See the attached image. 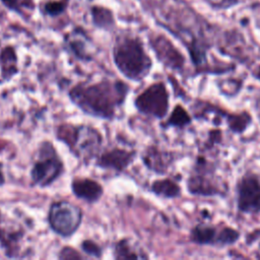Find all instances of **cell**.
<instances>
[{"label": "cell", "instance_id": "obj_1", "mask_svg": "<svg viewBox=\"0 0 260 260\" xmlns=\"http://www.w3.org/2000/svg\"><path fill=\"white\" fill-rule=\"evenodd\" d=\"M130 87L122 80L102 79L96 82H79L68 92L70 101L85 115L113 120L123 106Z\"/></svg>", "mask_w": 260, "mask_h": 260}, {"label": "cell", "instance_id": "obj_2", "mask_svg": "<svg viewBox=\"0 0 260 260\" xmlns=\"http://www.w3.org/2000/svg\"><path fill=\"white\" fill-rule=\"evenodd\" d=\"M112 58L118 71L132 81H141L152 68V60L142 40L132 32L125 31L116 36L112 47Z\"/></svg>", "mask_w": 260, "mask_h": 260}, {"label": "cell", "instance_id": "obj_3", "mask_svg": "<svg viewBox=\"0 0 260 260\" xmlns=\"http://www.w3.org/2000/svg\"><path fill=\"white\" fill-rule=\"evenodd\" d=\"M57 137L63 141L78 158L88 162L101 152L103 136L101 132L88 125H60Z\"/></svg>", "mask_w": 260, "mask_h": 260}, {"label": "cell", "instance_id": "obj_4", "mask_svg": "<svg viewBox=\"0 0 260 260\" xmlns=\"http://www.w3.org/2000/svg\"><path fill=\"white\" fill-rule=\"evenodd\" d=\"M64 162L53 143L49 140L42 141L29 172L32 185L39 188L50 187L64 174Z\"/></svg>", "mask_w": 260, "mask_h": 260}, {"label": "cell", "instance_id": "obj_5", "mask_svg": "<svg viewBox=\"0 0 260 260\" xmlns=\"http://www.w3.org/2000/svg\"><path fill=\"white\" fill-rule=\"evenodd\" d=\"M186 187L194 196H223L225 187L215 177V167L204 156H198L186 181Z\"/></svg>", "mask_w": 260, "mask_h": 260}, {"label": "cell", "instance_id": "obj_6", "mask_svg": "<svg viewBox=\"0 0 260 260\" xmlns=\"http://www.w3.org/2000/svg\"><path fill=\"white\" fill-rule=\"evenodd\" d=\"M82 216L79 206L66 200H59L51 203L47 219L50 229L56 235L67 239L77 232L82 222Z\"/></svg>", "mask_w": 260, "mask_h": 260}, {"label": "cell", "instance_id": "obj_7", "mask_svg": "<svg viewBox=\"0 0 260 260\" xmlns=\"http://www.w3.org/2000/svg\"><path fill=\"white\" fill-rule=\"evenodd\" d=\"M135 109L142 115L164 119L170 109V92L161 81L148 85L134 100Z\"/></svg>", "mask_w": 260, "mask_h": 260}, {"label": "cell", "instance_id": "obj_8", "mask_svg": "<svg viewBox=\"0 0 260 260\" xmlns=\"http://www.w3.org/2000/svg\"><path fill=\"white\" fill-rule=\"evenodd\" d=\"M189 238L196 245L223 248L237 243L241 233L230 225L198 223L191 229Z\"/></svg>", "mask_w": 260, "mask_h": 260}, {"label": "cell", "instance_id": "obj_9", "mask_svg": "<svg viewBox=\"0 0 260 260\" xmlns=\"http://www.w3.org/2000/svg\"><path fill=\"white\" fill-rule=\"evenodd\" d=\"M236 205L245 214L260 212V177L256 173L246 172L237 181Z\"/></svg>", "mask_w": 260, "mask_h": 260}, {"label": "cell", "instance_id": "obj_10", "mask_svg": "<svg viewBox=\"0 0 260 260\" xmlns=\"http://www.w3.org/2000/svg\"><path fill=\"white\" fill-rule=\"evenodd\" d=\"M148 44L157 60L167 68L183 72L186 59L172 41L162 34H149Z\"/></svg>", "mask_w": 260, "mask_h": 260}, {"label": "cell", "instance_id": "obj_11", "mask_svg": "<svg viewBox=\"0 0 260 260\" xmlns=\"http://www.w3.org/2000/svg\"><path fill=\"white\" fill-rule=\"evenodd\" d=\"M63 46L78 61L90 62L94 58L95 47L93 41L81 26H75L64 35Z\"/></svg>", "mask_w": 260, "mask_h": 260}, {"label": "cell", "instance_id": "obj_12", "mask_svg": "<svg viewBox=\"0 0 260 260\" xmlns=\"http://www.w3.org/2000/svg\"><path fill=\"white\" fill-rule=\"evenodd\" d=\"M135 156L136 151L114 147L100 152L95 157V166L103 170L123 172L133 162Z\"/></svg>", "mask_w": 260, "mask_h": 260}, {"label": "cell", "instance_id": "obj_13", "mask_svg": "<svg viewBox=\"0 0 260 260\" xmlns=\"http://www.w3.org/2000/svg\"><path fill=\"white\" fill-rule=\"evenodd\" d=\"M71 191L76 198L87 203H95L104 195V187L90 178H73Z\"/></svg>", "mask_w": 260, "mask_h": 260}, {"label": "cell", "instance_id": "obj_14", "mask_svg": "<svg viewBox=\"0 0 260 260\" xmlns=\"http://www.w3.org/2000/svg\"><path fill=\"white\" fill-rule=\"evenodd\" d=\"M141 158L143 165L149 171L158 175L166 174L174 160L173 155L171 153L164 151L153 145L148 146L144 150Z\"/></svg>", "mask_w": 260, "mask_h": 260}, {"label": "cell", "instance_id": "obj_15", "mask_svg": "<svg viewBox=\"0 0 260 260\" xmlns=\"http://www.w3.org/2000/svg\"><path fill=\"white\" fill-rule=\"evenodd\" d=\"M91 24L101 30L111 32L117 27V18L114 10L104 4L93 3L88 7Z\"/></svg>", "mask_w": 260, "mask_h": 260}, {"label": "cell", "instance_id": "obj_16", "mask_svg": "<svg viewBox=\"0 0 260 260\" xmlns=\"http://www.w3.org/2000/svg\"><path fill=\"white\" fill-rule=\"evenodd\" d=\"M24 232L20 228L0 226V248L8 258L18 257Z\"/></svg>", "mask_w": 260, "mask_h": 260}, {"label": "cell", "instance_id": "obj_17", "mask_svg": "<svg viewBox=\"0 0 260 260\" xmlns=\"http://www.w3.org/2000/svg\"><path fill=\"white\" fill-rule=\"evenodd\" d=\"M18 57L16 50L11 45H6L0 50V72L4 81H9L18 73Z\"/></svg>", "mask_w": 260, "mask_h": 260}, {"label": "cell", "instance_id": "obj_18", "mask_svg": "<svg viewBox=\"0 0 260 260\" xmlns=\"http://www.w3.org/2000/svg\"><path fill=\"white\" fill-rule=\"evenodd\" d=\"M113 256L115 259H144L148 257L140 246L130 238H123L115 243Z\"/></svg>", "mask_w": 260, "mask_h": 260}, {"label": "cell", "instance_id": "obj_19", "mask_svg": "<svg viewBox=\"0 0 260 260\" xmlns=\"http://www.w3.org/2000/svg\"><path fill=\"white\" fill-rule=\"evenodd\" d=\"M150 191L158 197L166 199L178 198L182 194L180 185L171 178L155 180L150 185Z\"/></svg>", "mask_w": 260, "mask_h": 260}, {"label": "cell", "instance_id": "obj_20", "mask_svg": "<svg viewBox=\"0 0 260 260\" xmlns=\"http://www.w3.org/2000/svg\"><path fill=\"white\" fill-rule=\"evenodd\" d=\"M71 0H41L37 3V9L43 17L58 18L65 14Z\"/></svg>", "mask_w": 260, "mask_h": 260}, {"label": "cell", "instance_id": "obj_21", "mask_svg": "<svg viewBox=\"0 0 260 260\" xmlns=\"http://www.w3.org/2000/svg\"><path fill=\"white\" fill-rule=\"evenodd\" d=\"M1 5L8 11L27 20L37 9L35 0H0Z\"/></svg>", "mask_w": 260, "mask_h": 260}, {"label": "cell", "instance_id": "obj_22", "mask_svg": "<svg viewBox=\"0 0 260 260\" xmlns=\"http://www.w3.org/2000/svg\"><path fill=\"white\" fill-rule=\"evenodd\" d=\"M192 122V118L187 112V110L180 104H177L172 110L170 116L164 124L165 128L174 127V128H185L189 126Z\"/></svg>", "mask_w": 260, "mask_h": 260}, {"label": "cell", "instance_id": "obj_23", "mask_svg": "<svg viewBox=\"0 0 260 260\" xmlns=\"http://www.w3.org/2000/svg\"><path fill=\"white\" fill-rule=\"evenodd\" d=\"M225 119L229 129L236 134L243 133L252 122L251 115L246 111L241 113H229Z\"/></svg>", "mask_w": 260, "mask_h": 260}, {"label": "cell", "instance_id": "obj_24", "mask_svg": "<svg viewBox=\"0 0 260 260\" xmlns=\"http://www.w3.org/2000/svg\"><path fill=\"white\" fill-rule=\"evenodd\" d=\"M80 248L84 254L93 258H101L103 255V248L92 240H83Z\"/></svg>", "mask_w": 260, "mask_h": 260}, {"label": "cell", "instance_id": "obj_25", "mask_svg": "<svg viewBox=\"0 0 260 260\" xmlns=\"http://www.w3.org/2000/svg\"><path fill=\"white\" fill-rule=\"evenodd\" d=\"M58 258L62 260H77V259H83V256L74 248L65 246L60 250L58 254Z\"/></svg>", "mask_w": 260, "mask_h": 260}, {"label": "cell", "instance_id": "obj_26", "mask_svg": "<svg viewBox=\"0 0 260 260\" xmlns=\"http://www.w3.org/2000/svg\"><path fill=\"white\" fill-rule=\"evenodd\" d=\"M207 1L210 3V5L216 8H229L238 2V0H207Z\"/></svg>", "mask_w": 260, "mask_h": 260}, {"label": "cell", "instance_id": "obj_27", "mask_svg": "<svg viewBox=\"0 0 260 260\" xmlns=\"http://www.w3.org/2000/svg\"><path fill=\"white\" fill-rule=\"evenodd\" d=\"M5 184V176L3 173V164L0 161V187Z\"/></svg>", "mask_w": 260, "mask_h": 260}, {"label": "cell", "instance_id": "obj_28", "mask_svg": "<svg viewBox=\"0 0 260 260\" xmlns=\"http://www.w3.org/2000/svg\"><path fill=\"white\" fill-rule=\"evenodd\" d=\"M255 108H256V112H257V117L260 121V98L257 99V101L255 103Z\"/></svg>", "mask_w": 260, "mask_h": 260}, {"label": "cell", "instance_id": "obj_29", "mask_svg": "<svg viewBox=\"0 0 260 260\" xmlns=\"http://www.w3.org/2000/svg\"><path fill=\"white\" fill-rule=\"evenodd\" d=\"M255 77H256L257 79H259V80H260V67H259V69L257 70V72L255 73Z\"/></svg>", "mask_w": 260, "mask_h": 260}, {"label": "cell", "instance_id": "obj_30", "mask_svg": "<svg viewBox=\"0 0 260 260\" xmlns=\"http://www.w3.org/2000/svg\"><path fill=\"white\" fill-rule=\"evenodd\" d=\"M0 222H1V213H0Z\"/></svg>", "mask_w": 260, "mask_h": 260}]
</instances>
